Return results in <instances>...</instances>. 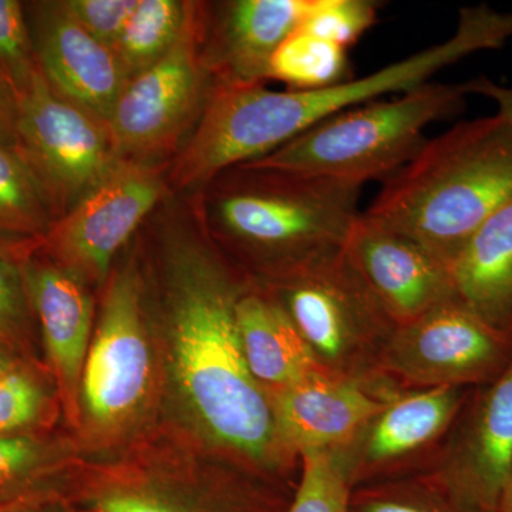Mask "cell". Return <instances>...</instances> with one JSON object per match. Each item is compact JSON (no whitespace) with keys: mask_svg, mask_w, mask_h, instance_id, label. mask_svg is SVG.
<instances>
[{"mask_svg":"<svg viewBox=\"0 0 512 512\" xmlns=\"http://www.w3.org/2000/svg\"><path fill=\"white\" fill-rule=\"evenodd\" d=\"M497 512H512V467L501 491Z\"/></svg>","mask_w":512,"mask_h":512,"instance_id":"8d00e7d4","label":"cell"},{"mask_svg":"<svg viewBox=\"0 0 512 512\" xmlns=\"http://www.w3.org/2000/svg\"><path fill=\"white\" fill-rule=\"evenodd\" d=\"M309 0H234L218 5L205 60L221 84H264L278 47L303 18Z\"/></svg>","mask_w":512,"mask_h":512,"instance_id":"d6986e66","label":"cell"},{"mask_svg":"<svg viewBox=\"0 0 512 512\" xmlns=\"http://www.w3.org/2000/svg\"><path fill=\"white\" fill-rule=\"evenodd\" d=\"M37 362H23L0 375V434L50 430L55 394Z\"/></svg>","mask_w":512,"mask_h":512,"instance_id":"4316f807","label":"cell"},{"mask_svg":"<svg viewBox=\"0 0 512 512\" xmlns=\"http://www.w3.org/2000/svg\"><path fill=\"white\" fill-rule=\"evenodd\" d=\"M0 512H90L80 507L67 495L26 501V503L0 505Z\"/></svg>","mask_w":512,"mask_h":512,"instance_id":"e575fe53","label":"cell"},{"mask_svg":"<svg viewBox=\"0 0 512 512\" xmlns=\"http://www.w3.org/2000/svg\"><path fill=\"white\" fill-rule=\"evenodd\" d=\"M348 49L296 29L278 47L269 66V79L289 90H316L353 79Z\"/></svg>","mask_w":512,"mask_h":512,"instance_id":"d4e9b609","label":"cell"},{"mask_svg":"<svg viewBox=\"0 0 512 512\" xmlns=\"http://www.w3.org/2000/svg\"><path fill=\"white\" fill-rule=\"evenodd\" d=\"M18 117V96L0 72V144L13 150H18Z\"/></svg>","mask_w":512,"mask_h":512,"instance_id":"d6a6232c","label":"cell"},{"mask_svg":"<svg viewBox=\"0 0 512 512\" xmlns=\"http://www.w3.org/2000/svg\"><path fill=\"white\" fill-rule=\"evenodd\" d=\"M33 244L0 242V343L35 360V313L26 284L25 264Z\"/></svg>","mask_w":512,"mask_h":512,"instance_id":"484cf974","label":"cell"},{"mask_svg":"<svg viewBox=\"0 0 512 512\" xmlns=\"http://www.w3.org/2000/svg\"><path fill=\"white\" fill-rule=\"evenodd\" d=\"M450 272L456 301L512 335V198L471 235Z\"/></svg>","mask_w":512,"mask_h":512,"instance_id":"ffe728a7","label":"cell"},{"mask_svg":"<svg viewBox=\"0 0 512 512\" xmlns=\"http://www.w3.org/2000/svg\"><path fill=\"white\" fill-rule=\"evenodd\" d=\"M197 3L140 0L113 52L127 83L163 59L190 20Z\"/></svg>","mask_w":512,"mask_h":512,"instance_id":"cb8c5ba5","label":"cell"},{"mask_svg":"<svg viewBox=\"0 0 512 512\" xmlns=\"http://www.w3.org/2000/svg\"><path fill=\"white\" fill-rule=\"evenodd\" d=\"M464 84L424 83L392 100L370 101L316 124L259 160L264 170L363 187L396 174L426 144L424 130L463 110Z\"/></svg>","mask_w":512,"mask_h":512,"instance_id":"5b68a950","label":"cell"},{"mask_svg":"<svg viewBox=\"0 0 512 512\" xmlns=\"http://www.w3.org/2000/svg\"><path fill=\"white\" fill-rule=\"evenodd\" d=\"M157 393L143 279L130 264L107 282L84 363L76 429L89 446H121L144 426Z\"/></svg>","mask_w":512,"mask_h":512,"instance_id":"52a82bcc","label":"cell"},{"mask_svg":"<svg viewBox=\"0 0 512 512\" xmlns=\"http://www.w3.org/2000/svg\"><path fill=\"white\" fill-rule=\"evenodd\" d=\"M248 284L207 242H168L163 315L171 382L212 454L296 484L301 458L281 440L271 396L252 376L242 348L237 308Z\"/></svg>","mask_w":512,"mask_h":512,"instance_id":"6da1fadb","label":"cell"},{"mask_svg":"<svg viewBox=\"0 0 512 512\" xmlns=\"http://www.w3.org/2000/svg\"><path fill=\"white\" fill-rule=\"evenodd\" d=\"M0 72L18 99L39 72L28 16L18 0H0Z\"/></svg>","mask_w":512,"mask_h":512,"instance_id":"f546056e","label":"cell"},{"mask_svg":"<svg viewBox=\"0 0 512 512\" xmlns=\"http://www.w3.org/2000/svg\"><path fill=\"white\" fill-rule=\"evenodd\" d=\"M512 362V335L453 299L397 326L380 375L397 392L494 382Z\"/></svg>","mask_w":512,"mask_h":512,"instance_id":"8fae6325","label":"cell"},{"mask_svg":"<svg viewBox=\"0 0 512 512\" xmlns=\"http://www.w3.org/2000/svg\"><path fill=\"white\" fill-rule=\"evenodd\" d=\"M399 393L387 384L357 382L319 370L271 396L276 426L286 448L336 451Z\"/></svg>","mask_w":512,"mask_h":512,"instance_id":"2e32d148","label":"cell"},{"mask_svg":"<svg viewBox=\"0 0 512 512\" xmlns=\"http://www.w3.org/2000/svg\"><path fill=\"white\" fill-rule=\"evenodd\" d=\"M350 512H453L417 478L357 487Z\"/></svg>","mask_w":512,"mask_h":512,"instance_id":"4dcf8cb0","label":"cell"},{"mask_svg":"<svg viewBox=\"0 0 512 512\" xmlns=\"http://www.w3.org/2000/svg\"><path fill=\"white\" fill-rule=\"evenodd\" d=\"M220 175L212 225L258 284L343 249L360 215L357 185L249 164Z\"/></svg>","mask_w":512,"mask_h":512,"instance_id":"277c9868","label":"cell"},{"mask_svg":"<svg viewBox=\"0 0 512 512\" xmlns=\"http://www.w3.org/2000/svg\"><path fill=\"white\" fill-rule=\"evenodd\" d=\"M157 165L123 164L57 220L35 251L83 282H104L114 256L164 194Z\"/></svg>","mask_w":512,"mask_h":512,"instance_id":"5bb4252c","label":"cell"},{"mask_svg":"<svg viewBox=\"0 0 512 512\" xmlns=\"http://www.w3.org/2000/svg\"><path fill=\"white\" fill-rule=\"evenodd\" d=\"M200 9L173 49L126 84L111 111L107 124L123 161L154 165L200 121L217 84L205 60Z\"/></svg>","mask_w":512,"mask_h":512,"instance_id":"30bf717a","label":"cell"},{"mask_svg":"<svg viewBox=\"0 0 512 512\" xmlns=\"http://www.w3.org/2000/svg\"><path fill=\"white\" fill-rule=\"evenodd\" d=\"M512 198V123L500 114L458 123L427 140L365 214L413 238L448 266Z\"/></svg>","mask_w":512,"mask_h":512,"instance_id":"3957f363","label":"cell"},{"mask_svg":"<svg viewBox=\"0 0 512 512\" xmlns=\"http://www.w3.org/2000/svg\"><path fill=\"white\" fill-rule=\"evenodd\" d=\"M470 392V387H436L390 397L345 447L332 451L353 490L416 477L426 471Z\"/></svg>","mask_w":512,"mask_h":512,"instance_id":"4fadbf2b","label":"cell"},{"mask_svg":"<svg viewBox=\"0 0 512 512\" xmlns=\"http://www.w3.org/2000/svg\"><path fill=\"white\" fill-rule=\"evenodd\" d=\"M25 274L47 370L66 419L76 429L80 384L93 338V299L80 279L36 251L26 259Z\"/></svg>","mask_w":512,"mask_h":512,"instance_id":"e0dca14e","label":"cell"},{"mask_svg":"<svg viewBox=\"0 0 512 512\" xmlns=\"http://www.w3.org/2000/svg\"><path fill=\"white\" fill-rule=\"evenodd\" d=\"M56 218L32 168L0 144V242L36 247Z\"/></svg>","mask_w":512,"mask_h":512,"instance_id":"603a6c76","label":"cell"},{"mask_svg":"<svg viewBox=\"0 0 512 512\" xmlns=\"http://www.w3.org/2000/svg\"><path fill=\"white\" fill-rule=\"evenodd\" d=\"M237 316L249 370L269 396L323 370L265 286L249 279L238 301Z\"/></svg>","mask_w":512,"mask_h":512,"instance_id":"44dd1931","label":"cell"},{"mask_svg":"<svg viewBox=\"0 0 512 512\" xmlns=\"http://www.w3.org/2000/svg\"><path fill=\"white\" fill-rule=\"evenodd\" d=\"M18 100V151L60 220L99 188L123 158L107 121L57 93L40 69Z\"/></svg>","mask_w":512,"mask_h":512,"instance_id":"9c48e42d","label":"cell"},{"mask_svg":"<svg viewBox=\"0 0 512 512\" xmlns=\"http://www.w3.org/2000/svg\"><path fill=\"white\" fill-rule=\"evenodd\" d=\"M70 498L90 512H285L288 485L220 456L187 460L141 450L84 467Z\"/></svg>","mask_w":512,"mask_h":512,"instance_id":"8992f818","label":"cell"},{"mask_svg":"<svg viewBox=\"0 0 512 512\" xmlns=\"http://www.w3.org/2000/svg\"><path fill=\"white\" fill-rule=\"evenodd\" d=\"M512 467V362L473 387L433 463L414 478L453 512H497Z\"/></svg>","mask_w":512,"mask_h":512,"instance_id":"7c38bea8","label":"cell"},{"mask_svg":"<svg viewBox=\"0 0 512 512\" xmlns=\"http://www.w3.org/2000/svg\"><path fill=\"white\" fill-rule=\"evenodd\" d=\"M80 470L72 444L50 430L0 434V505L70 497Z\"/></svg>","mask_w":512,"mask_h":512,"instance_id":"7402d4cb","label":"cell"},{"mask_svg":"<svg viewBox=\"0 0 512 512\" xmlns=\"http://www.w3.org/2000/svg\"><path fill=\"white\" fill-rule=\"evenodd\" d=\"M32 10L37 64L47 83L66 99L109 121L127 80L109 46L90 35L60 2Z\"/></svg>","mask_w":512,"mask_h":512,"instance_id":"ac0fdd59","label":"cell"},{"mask_svg":"<svg viewBox=\"0 0 512 512\" xmlns=\"http://www.w3.org/2000/svg\"><path fill=\"white\" fill-rule=\"evenodd\" d=\"M23 362H32V360L25 359V357L20 356L19 353L13 352L8 346L0 343V375L15 369L16 366H19L20 363Z\"/></svg>","mask_w":512,"mask_h":512,"instance_id":"d590c367","label":"cell"},{"mask_svg":"<svg viewBox=\"0 0 512 512\" xmlns=\"http://www.w3.org/2000/svg\"><path fill=\"white\" fill-rule=\"evenodd\" d=\"M466 93L481 94L494 100L498 107V114L510 120L512 123V87L500 86V84L491 82L487 77H478L464 84Z\"/></svg>","mask_w":512,"mask_h":512,"instance_id":"836d02e7","label":"cell"},{"mask_svg":"<svg viewBox=\"0 0 512 512\" xmlns=\"http://www.w3.org/2000/svg\"><path fill=\"white\" fill-rule=\"evenodd\" d=\"M512 37V13L488 5L460 10L454 35L360 79L316 90L272 92L264 84L227 86L212 100L205 134L214 156L227 165L251 163L343 111L429 83L434 73L483 50L501 49Z\"/></svg>","mask_w":512,"mask_h":512,"instance_id":"7a4b0ae2","label":"cell"},{"mask_svg":"<svg viewBox=\"0 0 512 512\" xmlns=\"http://www.w3.org/2000/svg\"><path fill=\"white\" fill-rule=\"evenodd\" d=\"M138 2L140 0H62V5L90 35L113 50Z\"/></svg>","mask_w":512,"mask_h":512,"instance_id":"1f68e13d","label":"cell"},{"mask_svg":"<svg viewBox=\"0 0 512 512\" xmlns=\"http://www.w3.org/2000/svg\"><path fill=\"white\" fill-rule=\"evenodd\" d=\"M352 485L332 451L301 454V471L285 512H350Z\"/></svg>","mask_w":512,"mask_h":512,"instance_id":"83f0119b","label":"cell"},{"mask_svg":"<svg viewBox=\"0 0 512 512\" xmlns=\"http://www.w3.org/2000/svg\"><path fill=\"white\" fill-rule=\"evenodd\" d=\"M373 0H309L298 29L350 49L379 16Z\"/></svg>","mask_w":512,"mask_h":512,"instance_id":"f1b7e54d","label":"cell"},{"mask_svg":"<svg viewBox=\"0 0 512 512\" xmlns=\"http://www.w3.org/2000/svg\"><path fill=\"white\" fill-rule=\"evenodd\" d=\"M343 251L397 326L456 299L446 262L365 212L350 229Z\"/></svg>","mask_w":512,"mask_h":512,"instance_id":"9a60e30c","label":"cell"},{"mask_svg":"<svg viewBox=\"0 0 512 512\" xmlns=\"http://www.w3.org/2000/svg\"><path fill=\"white\" fill-rule=\"evenodd\" d=\"M259 285L281 303L325 372L390 386L380 366L397 325L343 249Z\"/></svg>","mask_w":512,"mask_h":512,"instance_id":"ba28073f","label":"cell"}]
</instances>
